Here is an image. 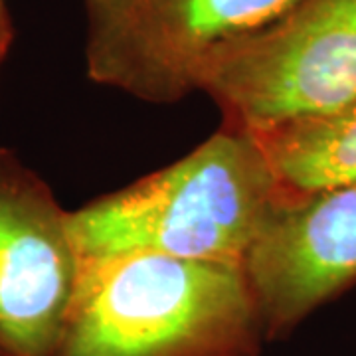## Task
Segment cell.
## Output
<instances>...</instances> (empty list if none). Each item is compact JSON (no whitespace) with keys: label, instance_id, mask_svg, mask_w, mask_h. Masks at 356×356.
I'll return each instance as SVG.
<instances>
[{"label":"cell","instance_id":"cell-1","mask_svg":"<svg viewBox=\"0 0 356 356\" xmlns=\"http://www.w3.org/2000/svg\"><path fill=\"white\" fill-rule=\"evenodd\" d=\"M291 200L254 133L224 121L177 163L74 210L70 226L79 257L147 252L245 264Z\"/></svg>","mask_w":356,"mask_h":356},{"label":"cell","instance_id":"cell-2","mask_svg":"<svg viewBox=\"0 0 356 356\" xmlns=\"http://www.w3.org/2000/svg\"><path fill=\"white\" fill-rule=\"evenodd\" d=\"M266 327L243 264L81 257L56 356H259Z\"/></svg>","mask_w":356,"mask_h":356},{"label":"cell","instance_id":"cell-3","mask_svg":"<svg viewBox=\"0 0 356 356\" xmlns=\"http://www.w3.org/2000/svg\"><path fill=\"white\" fill-rule=\"evenodd\" d=\"M226 123L267 129L356 103V0H297L226 44L200 83Z\"/></svg>","mask_w":356,"mask_h":356},{"label":"cell","instance_id":"cell-4","mask_svg":"<svg viewBox=\"0 0 356 356\" xmlns=\"http://www.w3.org/2000/svg\"><path fill=\"white\" fill-rule=\"evenodd\" d=\"M295 2L83 0L88 77L139 102H182L200 91L218 50L273 22Z\"/></svg>","mask_w":356,"mask_h":356},{"label":"cell","instance_id":"cell-5","mask_svg":"<svg viewBox=\"0 0 356 356\" xmlns=\"http://www.w3.org/2000/svg\"><path fill=\"white\" fill-rule=\"evenodd\" d=\"M50 184L0 147V356H56L81 257Z\"/></svg>","mask_w":356,"mask_h":356},{"label":"cell","instance_id":"cell-6","mask_svg":"<svg viewBox=\"0 0 356 356\" xmlns=\"http://www.w3.org/2000/svg\"><path fill=\"white\" fill-rule=\"evenodd\" d=\"M267 341L356 281V182L283 204L245 257Z\"/></svg>","mask_w":356,"mask_h":356},{"label":"cell","instance_id":"cell-7","mask_svg":"<svg viewBox=\"0 0 356 356\" xmlns=\"http://www.w3.org/2000/svg\"><path fill=\"white\" fill-rule=\"evenodd\" d=\"M250 131L293 198L356 182V103L337 113Z\"/></svg>","mask_w":356,"mask_h":356},{"label":"cell","instance_id":"cell-8","mask_svg":"<svg viewBox=\"0 0 356 356\" xmlns=\"http://www.w3.org/2000/svg\"><path fill=\"white\" fill-rule=\"evenodd\" d=\"M14 32H13V22H10V16L6 13V6H4V0H0V65L4 62L6 54L10 50V44H13Z\"/></svg>","mask_w":356,"mask_h":356}]
</instances>
